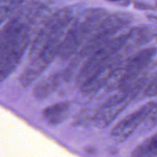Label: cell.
Wrapping results in <instances>:
<instances>
[{"mask_svg":"<svg viewBox=\"0 0 157 157\" xmlns=\"http://www.w3.org/2000/svg\"><path fill=\"white\" fill-rule=\"evenodd\" d=\"M23 15L5 25L1 31L0 74L3 81L15 69L30 43V26Z\"/></svg>","mask_w":157,"mask_h":157,"instance_id":"obj_1","label":"cell"},{"mask_svg":"<svg viewBox=\"0 0 157 157\" xmlns=\"http://www.w3.org/2000/svg\"><path fill=\"white\" fill-rule=\"evenodd\" d=\"M107 15V10L102 8H89L81 12L67 28L60 45L58 58L65 61L78 53Z\"/></svg>","mask_w":157,"mask_h":157,"instance_id":"obj_2","label":"cell"},{"mask_svg":"<svg viewBox=\"0 0 157 157\" xmlns=\"http://www.w3.org/2000/svg\"><path fill=\"white\" fill-rule=\"evenodd\" d=\"M131 35L132 29L125 33L120 34L88 57L78 72L76 78L77 84L81 87L110 64L124 61V48Z\"/></svg>","mask_w":157,"mask_h":157,"instance_id":"obj_3","label":"cell"},{"mask_svg":"<svg viewBox=\"0 0 157 157\" xmlns=\"http://www.w3.org/2000/svg\"><path fill=\"white\" fill-rule=\"evenodd\" d=\"M131 21L130 14L125 12H114L103 20L98 25L87 42L81 47V50L76 54V56L70 63L69 68H67L63 74L64 79H68L72 75V71L76 68L81 61L87 59L99 48L114 38V35L121 29L128 25Z\"/></svg>","mask_w":157,"mask_h":157,"instance_id":"obj_4","label":"cell"},{"mask_svg":"<svg viewBox=\"0 0 157 157\" xmlns=\"http://www.w3.org/2000/svg\"><path fill=\"white\" fill-rule=\"evenodd\" d=\"M72 21L73 10L71 7L63 8L51 15L31 44L29 59H33L45 46L61 44L64 31L67 29Z\"/></svg>","mask_w":157,"mask_h":157,"instance_id":"obj_5","label":"cell"},{"mask_svg":"<svg viewBox=\"0 0 157 157\" xmlns=\"http://www.w3.org/2000/svg\"><path fill=\"white\" fill-rule=\"evenodd\" d=\"M144 83L141 80L134 84H128L121 87V90L107 100L101 106L94 115V121L101 127H106L125 108L130 100L133 99Z\"/></svg>","mask_w":157,"mask_h":157,"instance_id":"obj_6","label":"cell"},{"mask_svg":"<svg viewBox=\"0 0 157 157\" xmlns=\"http://www.w3.org/2000/svg\"><path fill=\"white\" fill-rule=\"evenodd\" d=\"M157 53L156 48H148L138 52L136 55L129 58L128 61L123 63L117 69L120 75L117 85L120 88L132 84V81L149 65Z\"/></svg>","mask_w":157,"mask_h":157,"instance_id":"obj_7","label":"cell"},{"mask_svg":"<svg viewBox=\"0 0 157 157\" xmlns=\"http://www.w3.org/2000/svg\"><path fill=\"white\" fill-rule=\"evenodd\" d=\"M61 44H49L44 47L33 59L30 60L25 68L18 78L19 83L23 87H27L58 56Z\"/></svg>","mask_w":157,"mask_h":157,"instance_id":"obj_8","label":"cell"},{"mask_svg":"<svg viewBox=\"0 0 157 157\" xmlns=\"http://www.w3.org/2000/svg\"><path fill=\"white\" fill-rule=\"evenodd\" d=\"M156 106V102L150 101L124 118L112 129L110 132L112 137L118 141H124L128 138L140 124L150 117Z\"/></svg>","mask_w":157,"mask_h":157,"instance_id":"obj_9","label":"cell"},{"mask_svg":"<svg viewBox=\"0 0 157 157\" xmlns=\"http://www.w3.org/2000/svg\"><path fill=\"white\" fill-rule=\"evenodd\" d=\"M61 74L52 73L38 81L33 87L32 93L36 99H44L52 94L59 85Z\"/></svg>","mask_w":157,"mask_h":157,"instance_id":"obj_10","label":"cell"},{"mask_svg":"<svg viewBox=\"0 0 157 157\" xmlns=\"http://www.w3.org/2000/svg\"><path fill=\"white\" fill-rule=\"evenodd\" d=\"M70 103L62 101L48 106L43 110L44 117L49 124L55 125L63 122L68 115Z\"/></svg>","mask_w":157,"mask_h":157,"instance_id":"obj_11","label":"cell"},{"mask_svg":"<svg viewBox=\"0 0 157 157\" xmlns=\"http://www.w3.org/2000/svg\"><path fill=\"white\" fill-rule=\"evenodd\" d=\"M131 157H157V133L138 146Z\"/></svg>","mask_w":157,"mask_h":157,"instance_id":"obj_12","label":"cell"},{"mask_svg":"<svg viewBox=\"0 0 157 157\" xmlns=\"http://www.w3.org/2000/svg\"><path fill=\"white\" fill-rule=\"evenodd\" d=\"M145 94L148 97L157 96V74L147 84L145 89Z\"/></svg>","mask_w":157,"mask_h":157,"instance_id":"obj_13","label":"cell"},{"mask_svg":"<svg viewBox=\"0 0 157 157\" xmlns=\"http://www.w3.org/2000/svg\"><path fill=\"white\" fill-rule=\"evenodd\" d=\"M134 8L138 10H153L154 9V7L145 2H135Z\"/></svg>","mask_w":157,"mask_h":157,"instance_id":"obj_14","label":"cell"},{"mask_svg":"<svg viewBox=\"0 0 157 157\" xmlns=\"http://www.w3.org/2000/svg\"><path fill=\"white\" fill-rule=\"evenodd\" d=\"M148 18H149V19L151 20V21H153V22L156 23V24H157V16H153V15H149Z\"/></svg>","mask_w":157,"mask_h":157,"instance_id":"obj_15","label":"cell"},{"mask_svg":"<svg viewBox=\"0 0 157 157\" xmlns=\"http://www.w3.org/2000/svg\"><path fill=\"white\" fill-rule=\"evenodd\" d=\"M155 37H156V41H157V34H156V36H155Z\"/></svg>","mask_w":157,"mask_h":157,"instance_id":"obj_16","label":"cell"},{"mask_svg":"<svg viewBox=\"0 0 157 157\" xmlns=\"http://www.w3.org/2000/svg\"><path fill=\"white\" fill-rule=\"evenodd\" d=\"M156 7L157 8V2H156Z\"/></svg>","mask_w":157,"mask_h":157,"instance_id":"obj_17","label":"cell"}]
</instances>
